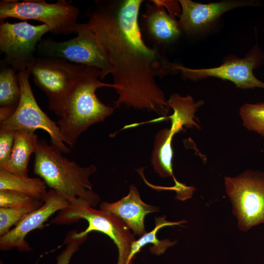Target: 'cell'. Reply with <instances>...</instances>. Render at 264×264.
I'll return each instance as SVG.
<instances>
[{"label":"cell","mask_w":264,"mask_h":264,"mask_svg":"<svg viewBox=\"0 0 264 264\" xmlns=\"http://www.w3.org/2000/svg\"><path fill=\"white\" fill-rule=\"evenodd\" d=\"M142 0H96L87 23L106 50L119 95L114 108L146 110L165 119L170 107L155 77L170 71V62L142 39L138 22Z\"/></svg>","instance_id":"cell-1"},{"label":"cell","mask_w":264,"mask_h":264,"mask_svg":"<svg viewBox=\"0 0 264 264\" xmlns=\"http://www.w3.org/2000/svg\"><path fill=\"white\" fill-rule=\"evenodd\" d=\"M44 139L39 140L35 153L33 172L69 203L85 201L95 206L100 200L89 178L97 170L93 164L82 167L63 156Z\"/></svg>","instance_id":"cell-2"},{"label":"cell","mask_w":264,"mask_h":264,"mask_svg":"<svg viewBox=\"0 0 264 264\" xmlns=\"http://www.w3.org/2000/svg\"><path fill=\"white\" fill-rule=\"evenodd\" d=\"M101 77L100 70L87 66L68 95L64 113L57 125L65 143L71 148L89 127L103 121L113 112L114 108L101 102L95 92L102 87L115 89L117 86L101 82Z\"/></svg>","instance_id":"cell-3"},{"label":"cell","mask_w":264,"mask_h":264,"mask_svg":"<svg viewBox=\"0 0 264 264\" xmlns=\"http://www.w3.org/2000/svg\"><path fill=\"white\" fill-rule=\"evenodd\" d=\"M85 201H79L59 211L50 223L68 224L77 222L81 219L88 222V227L83 231L77 232L78 237H84L91 231H99L109 236L118 250L117 264H131L129 261L132 243L135 241L127 224L113 214L104 210H96Z\"/></svg>","instance_id":"cell-4"},{"label":"cell","mask_w":264,"mask_h":264,"mask_svg":"<svg viewBox=\"0 0 264 264\" xmlns=\"http://www.w3.org/2000/svg\"><path fill=\"white\" fill-rule=\"evenodd\" d=\"M75 32L76 37L66 41L43 40L38 44L37 51L45 57L62 59L98 68L101 71V80L112 74L113 67L107 52L88 24L78 23Z\"/></svg>","instance_id":"cell-5"},{"label":"cell","mask_w":264,"mask_h":264,"mask_svg":"<svg viewBox=\"0 0 264 264\" xmlns=\"http://www.w3.org/2000/svg\"><path fill=\"white\" fill-rule=\"evenodd\" d=\"M86 66L59 58L35 57L27 69L36 85L46 95L48 109L61 117L68 95Z\"/></svg>","instance_id":"cell-6"},{"label":"cell","mask_w":264,"mask_h":264,"mask_svg":"<svg viewBox=\"0 0 264 264\" xmlns=\"http://www.w3.org/2000/svg\"><path fill=\"white\" fill-rule=\"evenodd\" d=\"M79 9L65 0L49 3L44 0H1L0 22L8 18L34 20L47 25L54 35L75 32Z\"/></svg>","instance_id":"cell-7"},{"label":"cell","mask_w":264,"mask_h":264,"mask_svg":"<svg viewBox=\"0 0 264 264\" xmlns=\"http://www.w3.org/2000/svg\"><path fill=\"white\" fill-rule=\"evenodd\" d=\"M224 184L240 230L264 223V172L245 170L233 177L225 176Z\"/></svg>","instance_id":"cell-8"},{"label":"cell","mask_w":264,"mask_h":264,"mask_svg":"<svg viewBox=\"0 0 264 264\" xmlns=\"http://www.w3.org/2000/svg\"><path fill=\"white\" fill-rule=\"evenodd\" d=\"M27 68L17 72L21 88L18 106L12 115L0 123V130L27 131L34 132L41 129L50 137L51 144L62 153H68L69 148L65 144L59 126L41 109L32 92Z\"/></svg>","instance_id":"cell-9"},{"label":"cell","mask_w":264,"mask_h":264,"mask_svg":"<svg viewBox=\"0 0 264 264\" xmlns=\"http://www.w3.org/2000/svg\"><path fill=\"white\" fill-rule=\"evenodd\" d=\"M264 60V52L256 44L243 58L227 57L223 64L217 67L193 69L171 63L170 70L180 71L184 78L191 81L215 77L231 81L239 88H264V82L253 74V70L259 67Z\"/></svg>","instance_id":"cell-10"},{"label":"cell","mask_w":264,"mask_h":264,"mask_svg":"<svg viewBox=\"0 0 264 264\" xmlns=\"http://www.w3.org/2000/svg\"><path fill=\"white\" fill-rule=\"evenodd\" d=\"M50 32L45 24L33 25L26 21L0 25V50L2 60L16 72L27 68L35 57L34 53L42 37Z\"/></svg>","instance_id":"cell-11"},{"label":"cell","mask_w":264,"mask_h":264,"mask_svg":"<svg viewBox=\"0 0 264 264\" xmlns=\"http://www.w3.org/2000/svg\"><path fill=\"white\" fill-rule=\"evenodd\" d=\"M42 205L26 215L15 227L0 237V248L8 250L16 248L20 251L31 250L25 238L29 233L41 228L53 214L67 207L68 201L57 192L50 189L43 198Z\"/></svg>","instance_id":"cell-12"},{"label":"cell","mask_w":264,"mask_h":264,"mask_svg":"<svg viewBox=\"0 0 264 264\" xmlns=\"http://www.w3.org/2000/svg\"><path fill=\"white\" fill-rule=\"evenodd\" d=\"M182 12L178 15L179 25L184 31L194 33L210 26L222 14L233 9L242 6H254V0H223L203 4L191 0L178 1Z\"/></svg>","instance_id":"cell-13"},{"label":"cell","mask_w":264,"mask_h":264,"mask_svg":"<svg viewBox=\"0 0 264 264\" xmlns=\"http://www.w3.org/2000/svg\"><path fill=\"white\" fill-rule=\"evenodd\" d=\"M100 208L119 218L135 235L141 236L146 233L144 225L145 216L149 213L158 212L159 209L144 202L137 189L133 185H131L127 196L113 203L103 201Z\"/></svg>","instance_id":"cell-14"},{"label":"cell","mask_w":264,"mask_h":264,"mask_svg":"<svg viewBox=\"0 0 264 264\" xmlns=\"http://www.w3.org/2000/svg\"><path fill=\"white\" fill-rule=\"evenodd\" d=\"M38 137L35 132L15 131L14 145L9 161L3 170L10 173L28 176L27 166L30 157L35 153Z\"/></svg>","instance_id":"cell-15"},{"label":"cell","mask_w":264,"mask_h":264,"mask_svg":"<svg viewBox=\"0 0 264 264\" xmlns=\"http://www.w3.org/2000/svg\"><path fill=\"white\" fill-rule=\"evenodd\" d=\"M16 71L1 61L0 69V123L9 118L17 109L21 88Z\"/></svg>","instance_id":"cell-16"},{"label":"cell","mask_w":264,"mask_h":264,"mask_svg":"<svg viewBox=\"0 0 264 264\" xmlns=\"http://www.w3.org/2000/svg\"><path fill=\"white\" fill-rule=\"evenodd\" d=\"M167 102L174 112L171 115L167 116L166 119H170V129L175 134L182 131L183 127L199 128V125L195 120L196 119L195 114L197 109L203 104V100L196 102L190 95L182 97L176 93L170 96Z\"/></svg>","instance_id":"cell-17"},{"label":"cell","mask_w":264,"mask_h":264,"mask_svg":"<svg viewBox=\"0 0 264 264\" xmlns=\"http://www.w3.org/2000/svg\"><path fill=\"white\" fill-rule=\"evenodd\" d=\"M156 8L151 10L147 17L148 31L156 40L161 43L175 41L180 35L179 23L165 11L160 1H154Z\"/></svg>","instance_id":"cell-18"},{"label":"cell","mask_w":264,"mask_h":264,"mask_svg":"<svg viewBox=\"0 0 264 264\" xmlns=\"http://www.w3.org/2000/svg\"><path fill=\"white\" fill-rule=\"evenodd\" d=\"M175 134L170 128H164L155 135L151 162L154 171L162 177L174 178L172 158V140ZM175 179V178H174ZM175 182H177L175 179Z\"/></svg>","instance_id":"cell-19"},{"label":"cell","mask_w":264,"mask_h":264,"mask_svg":"<svg viewBox=\"0 0 264 264\" xmlns=\"http://www.w3.org/2000/svg\"><path fill=\"white\" fill-rule=\"evenodd\" d=\"M46 184L40 177L16 175L0 170V190H8L24 193L42 200L47 192Z\"/></svg>","instance_id":"cell-20"},{"label":"cell","mask_w":264,"mask_h":264,"mask_svg":"<svg viewBox=\"0 0 264 264\" xmlns=\"http://www.w3.org/2000/svg\"><path fill=\"white\" fill-rule=\"evenodd\" d=\"M185 222L186 221L183 220L176 222L169 221L166 220L165 216L155 218V227L151 231L146 232L139 239L134 241L132 243L129 257L131 264H132L135 255L147 244H153V245L150 247V251L152 254L157 255L163 254L169 247L175 245L176 242H172L169 239L158 240L156 237L157 231L164 227L178 225Z\"/></svg>","instance_id":"cell-21"},{"label":"cell","mask_w":264,"mask_h":264,"mask_svg":"<svg viewBox=\"0 0 264 264\" xmlns=\"http://www.w3.org/2000/svg\"><path fill=\"white\" fill-rule=\"evenodd\" d=\"M43 200L20 207L0 208V236H2L17 224L26 215L40 207Z\"/></svg>","instance_id":"cell-22"},{"label":"cell","mask_w":264,"mask_h":264,"mask_svg":"<svg viewBox=\"0 0 264 264\" xmlns=\"http://www.w3.org/2000/svg\"><path fill=\"white\" fill-rule=\"evenodd\" d=\"M239 114L244 127L264 137V103L244 104Z\"/></svg>","instance_id":"cell-23"},{"label":"cell","mask_w":264,"mask_h":264,"mask_svg":"<svg viewBox=\"0 0 264 264\" xmlns=\"http://www.w3.org/2000/svg\"><path fill=\"white\" fill-rule=\"evenodd\" d=\"M38 199L31 196L12 190H0V208L15 207L27 205Z\"/></svg>","instance_id":"cell-24"},{"label":"cell","mask_w":264,"mask_h":264,"mask_svg":"<svg viewBox=\"0 0 264 264\" xmlns=\"http://www.w3.org/2000/svg\"><path fill=\"white\" fill-rule=\"evenodd\" d=\"M76 230L70 231L66 235L65 242V249L57 257L56 264H69L73 254L79 249L80 245L86 240L88 236L78 237Z\"/></svg>","instance_id":"cell-25"},{"label":"cell","mask_w":264,"mask_h":264,"mask_svg":"<svg viewBox=\"0 0 264 264\" xmlns=\"http://www.w3.org/2000/svg\"><path fill=\"white\" fill-rule=\"evenodd\" d=\"M14 131L0 130V170L9 161L14 145Z\"/></svg>","instance_id":"cell-26"}]
</instances>
